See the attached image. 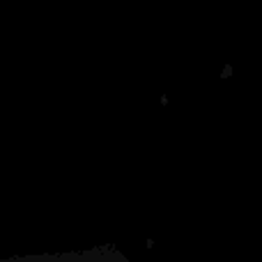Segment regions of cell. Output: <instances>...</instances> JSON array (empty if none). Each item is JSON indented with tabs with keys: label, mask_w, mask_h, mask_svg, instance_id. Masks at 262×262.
Listing matches in <instances>:
<instances>
[]
</instances>
